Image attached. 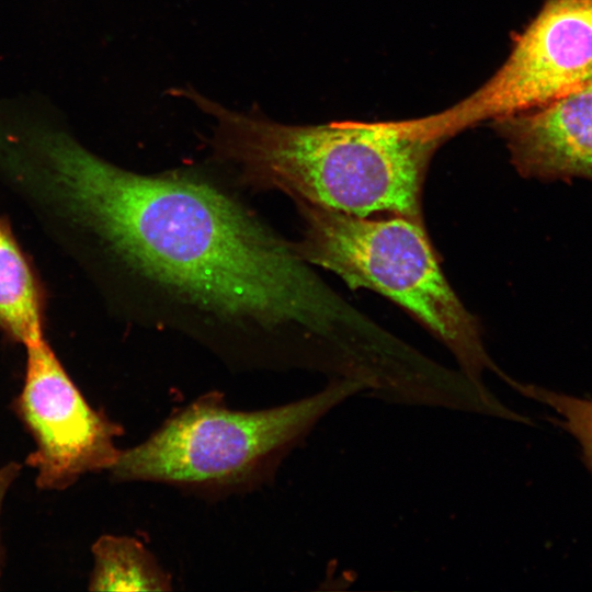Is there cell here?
I'll return each mask as SVG.
<instances>
[{
	"label": "cell",
	"mask_w": 592,
	"mask_h": 592,
	"mask_svg": "<svg viewBox=\"0 0 592 592\" xmlns=\"http://www.w3.org/2000/svg\"><path fill=\"white\" fill-rule=\"evenodd\" d=\"M10 183L106 291L153 322L207 340L339 348L365 325L293 242L193 172L122 169L43 121L26 133Z\"/></svg>",
	"instance_id": "6da1fadb"
},
{
	"label": "cell",
	"mask_w": 592,
	"mask_h": 592,
	"mask_svg": "<svg viewBox=\"0 0 592 592\" xmlns=\"http://www.w3.org/2000/svg\"><path fill=\"white\" fill-rule=\"evenodd\" d=\"M187 98L215 117V157L238 184L344 214L423 221V183L445 141L410 119L284 125L227 110L194 91Z\"/></svg>",
	"instance_id": "7a4b0ae2"
},
{
	"label": "cell",
	"mask_w": 592,
	"mask_h": 592,
	"mask_svg": "<svg viewBox=\"0 0 592 592\" xmlns=\"http://www.w3.org/2000/svg\"><path fill=\"white\" fill-rule=\"evenodd\" d=\"M376 385L372 376H344L311 396L257 411L231 410L209 392L121 452L112 477L207 493L244 490L267 478L328 412Z\"/></svg>",
	"instance_id": "3957f363"
},
{
	"label": "cell",
	"mask_w": 592,
	"mask_h": 592,
	"mask_svg": "<svg viewBox=\"0 0 592 592\" xmlns=\"http://www.w3.org/2000/svg\"><path fill=\"white\" fill-rule=\"evenodd\" d=\"M295 204L303 219L301 238L293 242L297 254L350 288L374 291L405 309L449 350L466 379L486 397L485 373H503L486 350L479 321L446 280L424 223Z\"/></svg>",
	"instance_id": "277c9868"
},
{
	"label": "cell",
	"mask_w": 592,
	"mask_h": 592,
	"mask_svg": "<svg viewBox=\"0 0 592 592\" xmlns=\"http://www.w3.org/2000/svg\"><path fill=\"white\" fill-rule=\"evenodd\" d=\"M592 86V0H545L501 67L451 107L423 116L449 139L487 119L544 105Z\"/></svg>",
	"instance_id": "5b68a950"
},
{
	"label": "cell",
	"mask_w": 592,
	"mask_h": 592,
	"mask_svg": "<svg viewBox=\"0 0 592 592\" xmlns=\"http://www.w3.org/2000/svg\"><path fill=\"white\" fill-rule=\"evenodd\" d=\"M25 348L15 409L35 443L26 464L36 470V486L62 490L88 473L111 469L122 452L115 446L122 426L87 402L45 338Z\"/></svg>",
	"instance_id": "8992f818"
},
{
	"label": "cell",
	"mask_w": 592,
	"mask_h": 592,
	"mask_svg": "<svg viewBox=\"0 0 592 592\" xmlns=\"http://www.w3.org/2000/svg\"><path fill=\"white\" fill-rule=\"evenodd\" d=\"M492 127L524 178L592 181V86L498 117Z\"/></svg>",
	"instance_id": "52a82bcc"
},
{
	"label": "cell",
	"mask_w": 592,
	"mask_h": 592,
	"mask_svg": "<svg viewBox=\"0 0 592 592\" xmlns=\"http://www.w3.org/2000/svg\"><path fill=\"white\" fill-rule=\"evenodd\" d=\"M46 292L32 261L0 215V333L23 345L45 338Z\"/></svg>",
	"instance_id": "ba28073f"
},
{
	"label": "cell",
	"mask_w": 592,
	"mask_h": 592,
	"mask_svg": "<svg viewBox=\"0 0 592 592\" xmlns=\"http://www.w3.org/2000/svg\"><path fill=\"white\" fill-rule=\"evenodd\" d=\"M91 591H170L171 577L136 538L103 535L92 546Z\"/></svg>",
	"instance_id": "9c48e42d"
},
{
	"label": "cell",
	"mask_w": 592,
	"mask_h": 592,
	"mask_svg": "<svg viewBox=\"0 0 592 592\" xmlns=\"http://www.w3.org/2000/svg\"><path fill=\"white\" fill-rule=\"evenodd\" d=\"M505 382L523 396L555 410L560 417L556 422L577 439L583 459L592 473V399L576 398L536 385L522 384L510 377Z\"/></svg>",
	"instance_id": "30bf717a"
}]
</instances>
